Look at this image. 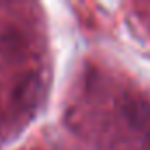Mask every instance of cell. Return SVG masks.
Segmentation results:
<instances>
[{"label": "cell", "instance_id": "obj_1", "mask_svg": "<svg viewBox=\"0 0 150 150\" xmlns=\"http://www.w3.org/2000/svg\"><path fill=\"white\" fill-rule=\"evenodd\" d=\"M14 104L23 111H34L42 99V80L39 74L30 72L18 80L13 92Z\"/></svg>", "mask_w": 150, "mask_h": 150}, {"label": "cell", "instance_id": "obj_2", "mask_svg": "<svg viewBox=\"0 0 150 150\" xmlns=\"http://www.w3.org/2000/svg\"><path fill=\"white\" fill-rule=\"evenodd\" d=\"M122 115L127 124L141 132L150 134V103L141 97H129L122 104Z\"/></svg>", "mask_w": 150, "mask_h": 150}, {"label": "cell", "instance_id": "obj_3", "mask_svg": "<svg viewBox=\"0 0 150 150\" xmlns=\"http://www.w3.org/2000/svg\"><path fill=\"white\" fill-rule=\"evenodd\" d=\"M28 39L16 27H7L0 34V50L9 58H21L27 53Z\"/></svg>", "mask_w": 150, "mask_h": 150}]
</instances>
